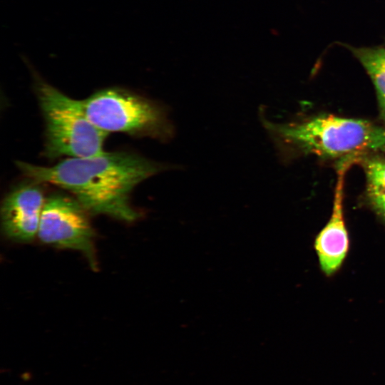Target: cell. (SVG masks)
<instances>
[{
	"label": "cell",
	"mask_w": 385,
	"mask_h": 385,
	"mask_svg": "<svg viewBox=\"0 0 385 385\" xmlns=\"http://www.w3.org/2000/svg\"><path fill=\"white\" fill-rule=\"evenodd\" d=\"M16 164L30 180L50 183L73 194L88 212L127 222L139 217L130 203L134 188L150 177L173 168L171 165L125 151L68 158L51 167L19 160Z\"/></svg>",
	"instance_id": "cell-1"
},
{
	"label": "cell",
	"mask_w": 385,
	"mask_h": 385,
	"mask_svg": "<svg viewBox=\"0 0 385 385\" xmlns=\"http://www.w3.org/2000/svg\"><path fill=\"white\" fill-rule=\"evenodd\" d=\"M267 135L281 152L312 153L326 158L361 156L385 151V128L371 122L332 115L292 123H275L259 110Z\"/></svg>",
	"instance_id": "cell-2"
},
{
	"label": "cell",
	"mask_w": 385,
	"mask_h": 385,
	"mask_svg": "<svg viewBox=\"0 0 385 385\" xmlns=\"http://www.w3.org/2000/svg\"><path fill=\"white\" fill-rule=\"evenodd\" d=\"M90 121L103 132H120L168 142L175 135L168 109L128 90L112 87L81 100Z\"/></svg>",
	"instance_id": "cell-3"
},
{
	"label": "cell",
	"mask_w": 385,
	"mask_h": 385,
	"mask_svg": "<svg viewBox=\"0 0 385 385\" xmlns=\"http://www.w3.org/2000/svg\"><path fill=\"white\" fill-rule=\"evenodd\" d=\"M36 91L45 122L46 157L81 158L105 152L108 133L90 121L81 101L67 96L41 80L38 81Z\"/></svg>",
	"instance_id": "cell-4"
},
{
	"label": "cell",
	"mask_w": 385,
	"mask_h": 385,
	"mask_svg": "<svg viewBox=\"0 0 385 385\" xmlns=\"http://www.w3.org/2000/svg\"><path fill=\"white\" fill-rule=\"evenodd\" d=\"M76 199L55 193L46 198L37 237L45 244L82 252L96 268L94 233L87 213Z\"/></svg>",
	"instance_id": "cell-5"
},
{
	"label": "cell",
	"mask_w": 385,
	"mask_h": 385,
	"mask_svg": "<svg viewBox=\"0 0 385 385\" xmlns=\"http://www.w3.org/2000/svg\"><path fill=\"white\" fill-rule=\"evenodd\" d=\"M38 184L32 180L21 183L4 199L1 208V225L9 238L28 242L37 236L46 200Z\"/></svg>",
	"instance_id": "cell-6"
},
{
	"label": "cell",
	"mask_w": 385,
	"mask_h": 385,
	"mask_svg": "<svg viewBox=\"0 0 385 385\" xmlns=\"http://www.w3.org/2000/svg\"><path fill=\"white\" fill-rule=\"evenodd\" d=\"M359 160V156L343 158L339 163L332 217L315 240L320 265L327 274L334 272L347 252L349 240L343 216V190L347 168Z\"/></svg>",
	"instance_id": "cell-7"
},
{
	"label": "cell",
	"mask_w": 385,
	"mask_h": 385,
	"mask_svg": "<svg viewBox=\"0 0 385 385\" xmlns=\"http://www.w3.org/2000/svg\"><path fill=\"white\" fill-rule=\"evenodd\" d=\"M349 48L371 77L377 92L381 113L385 116V48Z\"/></svg>",
	"instance_id": "cell-8"
},
{
	"label": "cell",
	"mask_w": 385,
	"mask_h": 385,
	"mask_svg": "<svg viewBox=\"0 0 385 385\" xmlns=\"http://www.w3.org/2000/svg\"><path fill=\"white\" fill-rule=\"evenodd\" d=\"M361 165L366 177L368 196L375 209L385 217V159L361 157Z\"/></svg>",
	"instance_id": "cell-9"
}]
</instances>
